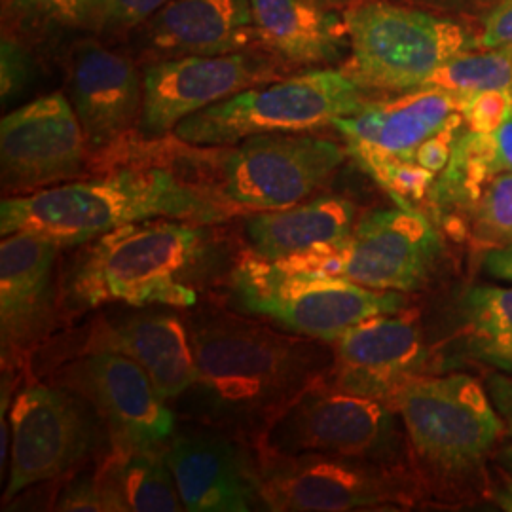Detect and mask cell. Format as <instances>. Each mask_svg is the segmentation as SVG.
<instances>
[{
    "label": "cell",
    "instance_id": "33",
    "mask_svg": "<svg viewBox=\"0 0 512 512\" xmlns=\"http://www.w3.org/2000/svg\"><path fill=\"white\" fill-rule=\"evenodd\" d=\"M461 99V116L476 133H495L512 118L511 90L473 93Z\"/></svg>",
    "mask_w": 512,
    "mask_h": 512
},
{
    "label": "cell",
    "instance_id": "38",
    "mask_svg": "<svg viewBox=\"0 0 512 512\" xmlns=\"http://www.w3.org/2000/svg\"><path fill=\"white\" fill-rule=\"evenodd\" d=\"M482 268L495 279L512 283V243L490 249L482 258Z\"/></svg>",
    "mask_w": 512,
    "mask_h": 512
},
{
    "label": "cell",
    "instance_id": "15",
    "mask_svg": "<svg viewBox=\"0 0 512 512\" xmlns=\"http://www.w3.org/2000/svg\"><path fill=\"white\" fill-rule=\"evenodd\" d=\"M46 380L92 404L110 448L160 446L177 429L175 410L143 366L112 351H93L48 368Z\"/></svg>",
    "mask_w": 512,
    "mask_h": 512
},
{
    "label": "cell",
    "instance_id": "12",
    "mask_svg": "<svg viewBox=\"0 0 512 512\" xmlns=\"http://www.w3.org/2000/svg\"><path fill=\"white\" fill-rule=\"evenodd\" d=\"M442 251L444 245L435 224L416 205L397 203V207L359 217L340 245L285 260V264L342 275L376 291L406 294L416 293L429 283Z\"/></svg>",
    "mask_w": 512,
    "mask_h": 512
},
{
    "label": "cell",
    "instance_id": "39",
    "mask_svg": "<svg viewBox=\"0 0 512 512\" xmlns=\"http://www.w3.org/2000/svg\"><path fill=\"white\" fill-rule=\"evenodd\" d=\"M495 167L499 173H512V118L494 133Z\"/></svg>",
    "mask_w": 512,
    "mask_h": 512
},
{
    "label": "cell",
    "instance_id": "20",
    "mask_svg": "<svg viewBox=\"0 0 512 512\" xmlns=\"http://www.w3.org/2000/svg\"><path fill=\"white\" fill-rule=\"evenodd\" d=\"M67 97L93 156L107 154L137 131L143 71L129 55L110 50L99 40H84L67 61Z\"/></svg>",
    "mask_w": 512,
    "mask_h": 512
},
{
    "label": "cell",
    "instance_id": "7",
    "mask_svg": "<svg viewBox=\"0 0 512 512\" xmlns=\"http://www.w3.org/2000/svg\"><path fill=\"white\" fill-rule=\"evenodd\" d=\"M349 55L340 67L370 93L423 88L444 63L480 48L456 19L387 0H359L344 12Z\"/></svg>",
    "mask_w": 512,
    "mask_h": 512
},
{
    "label": "cell",
    "instance_id": "37",
    "mask_svg": "<svg viewBox=\"0 0 512 512\" xmlns=\"http://www.w3.org/2000/svg\"><path fill=\"white\" fill-rule=\"evenodd\" d=\"M512 46V0H499L482 19L480 48Z\"/></svg>",
    "mask_w": 512,
    "mask_h": 512
},
{
    "label": "cell",
    "instance_id": "5",
    "mask_svg": "<svg viewBox=\"0 0 512 512\" xmlns=\"http://www.w3.org/2000/svg\"><path fill=\"white\" fill-rule=\"evenodd\" d=\"M391 406L403 420L408 458L423 490L482 473L505 431L486 384L469 374L416 376Z\"/></svg>",
    "mask_w": 512,
    "mask_h": 512
},
{
    "label": "cell",
    "instance_id": "16",
    "mask_svg": "<svg viewBox=\"0 0 512 512\" xmlns=\"http://www.w3.org/2000/svg\"><path fill=\"white\" fill-rule=\"evenodd\" d=\"M92 150L65 93L40 95L0 122V184L4 198L84 179Z\"/></svg>",
    "mask_w": 512,
    "mask_h": 512
},
{
    "label": "cell",
    "instance_id": "24",
    "mask_svg": "<svg viewBox=\"0 0 512 512\" xmlns=\"http://www.w3.org/2000/svg\"><path fill=\"white\" fill-rule=\"evenodd\" d=\"M357 215V205L348 198L317 194L287 209L247 215L243 239L255 255L285 262L340 245L359 220Z\"/></svg>",
    "mask_w": 512,
    "mask_h": 512
},
{
    "label": "cell",
    "instance_id": "35",
    "mask_svg": "<svg viewBox=\"0 0 512 512\" xmlns=\"http://www.w3.org/2000/svg\"><path fill=\"white\" fill-rule=\"evenodd\" d=\"M486 389L505 425L503 437L495 450V463L499 469L512 475V376L490 374L486 380Z\"/></svg>",
    "mask_w": 512,
    "mask_h": 512
},
{
    "label": "cell",
    "instance_id": "31",
    "mask_svg": "<svg viewBox=\"0 0 512 512\" xmlns=\"http://www.w3.org/2000/svg\"><path fill=\"white\" fill-rule=\"evenodd\" d=\"M171 0H92L86 27L105 38L122 37L141 29Z\"/></svg>",
    "mask_w": 512,
    "mask_h": 512
},
{
    "label": "cell",
    "instance_id": "40",
    "mask_svg": "<svg viewBox=\"0 0 512 512\" xmlns=\"http://www.w3.org/2000/svg\"><path fill=\"white\" fill-rule=\"evenodd\" d=\"M503 471V469H501ZM490 499L501 511L512 512V475L503 471L499 480L490 486Z\"/></svg>",
    "mask_w": 512,
    "mask_h": 512
},
{
    "label": "cell",
    "instance_id": "34",
    "mask_svg": "<svg viewBox=\"0 0 512 512\" xmlns=\"http://www.w3.org/2000/svg\"><path fill=\"white\" fill-rule=\"evenodd\" d=\"M52 509L61 512H110V505L97 475L92 473L67 478L52 501Z\"/></svg>",
    "mask_w": 512,
    "mask_h": 512
},
{
    "label": "cell",
    "instance_id": "9",
    "mask_svg": "<svg viewBox=\"0 0 512 512\" xmlns=\"http://www.w3.org/2000/svg\"><path fill=\"white\" fill-rule=\"evenodd\" d=\"M10 473L2 505L35 486L69 478L97 456L110 439L92 404L67 387L29 378L10 404Z\"/></svg>",
    "mask_w": 512,
    "mask_h": 512
},
{
    "label": "cell",
    "instance_id": "13",
    "mask_svg": "<svg viewBox=\"0 0 512 512\" xmlns=\"http://www.w3.org/2000/svg\"><path fill=\"white\" fill-rule=\"evenodd\" d=\"M40 351H48L42 355L44 372L76 355L120 353L147 370L167 403L179 401L198 380L188 317L167 306L97 315L88 325L61 336L55 346L46 344Z\"/></svg>",
    "mask_w": 512,
    "mask_h": 512
},
{
    "label": "cell",
    "instance_id": "29",
    "mask_svg": "<svg viewBox=\"0 0 512 512\" xmlns=\"http://www.w3.org/2000/svg\"><path fill=\"white\" fill-rule=\"evenodd\" d=\"M92 0H4V16L31 31L86 27Z\"/></svg>",
    "mask_w": 512,
    "mask_h": 512
},
{
    "label": "cell",
    "instance_id": "32",
    "mask_svg": "<svg viewBox=\"0 0 512 512\" xmlns=\"http://www.w3.org/2000/svg\"><path fill=\"white\" fill-rule=\"evenodd\" d=\"M35 71L37 63L23 42L12 33H4L0 46V95L4 105L29 88Z\"/></svg>",
    "mask_w": 512,
    "mask_h": 512
},
{
    "label": "cell",
    "instance_id": "28",
    "mask_svg": "<svg viewBox=\"0 0 512 512\" xmlns=\"http://www.w3.org/2000/svg\"><path fill=\"white\" fill-rule=\"evenodd\" d=\"M473 234L495 247L512 243V173L495 175L467 215Z\"/></svg>",
    "mask_w": 512,
    "mask_h": 512
},
{
    "label": "cell",
    "instance_id": "42",
    "mask_svg": "<svg viewBox=\"0 0 512 512\" xmlns=\"http://www.w3.org/2000/svg\"><path fill=\"white\" fill-rule=\"evenodd\" d=\"M327 2H329V4H334V0H327Z\"/></svg>",
    "mask_w": 512,
    "mask_h": 512
},
{
    "label": "cell",
    "instance_id": "2",
    "mask_svg": "<svg viewBox=\"0 0 512 512\" xmlns=\"http://www.w3.org/2000/svg\"><path fill=\"white\" fill-rule=\"evenodd\" d=\"M222 224L150 219L84 243L61 272L65 323L105 306L190 310L215 281H224L238 253Z\"/></svg>",
    "mask_w": 512,
    "mask_h": 512
},
{
    "label": "cell",
    "instance_id": "21",
    "mask_svg": "<svg viewBox=\"0 0 512 512\" xmlns=\"http://www.w3.org/2000/svg\"><path fill=\"white\" fill-rule=\"evenodd\" d=\"M461 110V99L440 88H418L393 99H374L368 107L332 126L344 137L349 156L366 160L416 162L418 148Z\"/></svg>",
    "mask_w": 512,
    "mask_h": 512
},
{
    "label": "cell",
    "instance_id": "6",
    "mask_svg": "<svg viewBox=\"0 0 512 512\" xmlns=\"http://www.w3.org/2000/svg\"><path fill=\"white\" fill-rule=\"evenodd\" d=\"M222 285L232 310L327 344L368 317L408 306L404 293L368 289L342 275L300 270L249 249L239 251Z\"/></svg>",
    "mask_w": 512,
    "mask_h": 512
},
{
    "label": "cell",
    "instance_id": "26",
    "mask_svg": "<svg viewBox=\"0 0 512 512\" xmlns=\"http://www.w3.org/2000/svg\"><path fill=\"white\" fill-rule=\"evenodd\" d=\"M461 329L476 357L512 370V287L476 285L459 302Z\"/></svg>",
    "mask_w": 512,
    "mask_h": 512
},
{
    "label": "cell",
    "instance_id": "11",
    "mask_svg": "<svg viewBox=\"0 0 512 512\" xmlns=\"http://www.w3.org/2000/svg\"><path fill=\"white\" fill-rule=\"evenodd\" d=\"M266 511L348 512L410 509L423 486L410 465L372 459L260 452Z\"/></svg>",
    "mask_w": 512,
    "mask_h": 512
},
{
    "label": "cell",
    "instance_id": "4",
    "mask_svg": "<svg viewBox=\"0 0 512 512\" xmlns=\"http://www.w3.org/2000/svg\"><path fill=\"white\" fill-rule=\"evenodd\" d=\"M348 156L340 143L300 131L260 133L222 147H192L173 137L169 143L141 141L137 152H122L116 160L171 165L247 217L317 196Z\"/></svg>",
    "mask_w": 512,
    "mask_h": 512
},
{
    "label": "cell",
    "instance_id": "19",
    "mask_svg": "<svg viewBox=\"0 0 512 512\" xmlns=\"http://www.w3.org/2000/svg\"><path fill=\"white\" fill-rule=\"evenodd\" d=\"M330 385L391 404L412 378L425 374L429 348L414 311L368 317L330 342Z\"/></svg>",
    "mask_w": 512,
    "mask_h": 512
},
{
    "label": "cell",
    "instance_id": "18",
    "mask_svg": "<svg viewBox=\"0 0 512 512\" xmlns=\"http://www.w3.org/2000/svg\"><path fill=\"white\" fill-rule=\"evenodd\" d=\"M165 456L184 511H266L255 442L190 420L167 439Z\"/></svg>",
    "mask_w": 512,
    "mask_h": 512
},
{
    "label": "cell",
    "instance_id": "22",
    "mask_svg": "<svg viewBox=\"0 0 512 512\" xmlns=\"http://www.w3.org/2000/svg\"><path fill=\"white\" fill-rule=\"evenodd\" d=\"M148 63L262 48L251 0H171L141 27Z\"/></svg>",
    "mask_w": 512,
    "mask_h": 512
},
{
    "label": "cell",
    "instance_id": "27",
    "mask_svg": "<svg viewBox=\"0 0 512 512\" xmlns=\"http://www.w3.org/2000/svg\"><path fill=\"white\" fill-rule=\"evenodd\" d=\"M425 86L440 88L458 97L492 90L512 92V46L458 55L431 74Z\"/></svg>",
    "mask_w": 512,
    "mask_h": 512
},
{
    "label": "cell",
    "instance_id": "23",
    "mask_svg": "<svg viewBox=\"0 0 512 512\" xmlns=\"http://www.w3.org/2000/svg\"><path fill=\"white\" fill-rule=\"evenodd\" d=\"M260 46L296 69L329 67L348 59L344 14L327 0H251Z\"/></svg>",
    "mask_w": 512,
    "mask_h": 512
},
{
    "label": "cell",
    "instance_id": "3",
    "mask_svg": "<svg viewBox=\"0 0 512 512\" xmlns=\"http://www.w3.org/2000/svg\"><path fill=\"white\" fill-rule=\"evenodd\" d=\"M243 217L236 207L160 162L131 160L105 175L76 179L25 196L2 198L0 232L33 234L76 247L112 230L150 219L224 224Z\"/></svg>",
    "mask_w": 512,
    "mask_h": 512
},
{
    "label": "cell",
    "instance_id": "1",
    "mask_svg": "<svg viewBox=\"0 0 512 512\" xmlns=\"http://www.w3.org/2000/svg\"><path fill=\"white\" fill-rule=\"evenodd\" d=\"M198 380L179 401L186 418L258 442L270 423L327 376V342L277 329L251 315L200 306L188 315Z\"/></svg>",
    "mask_w": 512,
    "mask_h": 512
},
{
    "label": "cell",
    "instance_id": "25",
    "mask_svg": "<svg viewBox=\"0 0 512 512\" xmlns=\"http://www.w3.org/2000/svg\"><path fill=\"white\" fill-rule=\"evenodd\" d=\"M95 475L107 495L110 512L184 511L165 444L110 448L109 454L99 459Z\"/></svg>",
    "mask_w": 512,
    "mask_h": 512
},
{
    "label": "cell",
    "instance_id": "10",
    "mask_svg": "<svg viewBox=\"0 0 512 512\" xmlns=\"http://www.w3.org/2000/svg\"><path fill=\"white\" fill-rule=\"evenodd\" d=\"M256 448L279 456L313 452L410 465L399 412L384 401L342 391L325 378L270 423Z\"/></svg>",
    "mask_w": 512,
    "mask_h": 512
},
{
    "label": "cell",
    "instance_id": "36",
    "mask_svg": "<svg viewBox=\"0 0 512 512\" xmlns=\"http://www.w3.org/2000/svg\"><path fill=\"white\" fill-rule=\"evenodd\" d=\"M463 126V116L458 112L446 128L440 129L439 133H435L433 137H429L416 152V162L433 171L435 175H439L440 171L450 162L454 143L458 139L459 131Z\"/></svg>",
    "mask_w": 512,
    "mask_h": 512
},
{
    "label": "cell",
    "instance_id": "30",
    "mask_svg": "<svg viewBox=\"0 0 512 512\" xmlns=\"http://www.w3.org/2000/svg\"><path fill=\"white\" fill-rule=\"evenodd\" d=\"M366 173L387 190V194L397 203H416L427 200L437 175L418 162L406 160H366L361 162Z\"/></svg>",
    "mask_w": 512,
    "mask_h": 512
},
{
    "label": "cell",
    "instance_id": "8",
    "mask_svg": "<svg viewBox=\"0 0 512 512\" xmlns=\"http://www.w3.org/2000/svg\"><path fill=\"white\" fill-rule=\"evenodd\" d=\"M370 95L342 69H306L200 110L169 137L192 147H222L260 133L315 131L361 112L374 101Z\"/></svg>",
    "mask_w": 512,
    "mask_h": 512
},
{
    "label": "cell",
    "instance_id": "14",
    "mask_svg": "<svg viewBox=\"0 0 512 512\" xmlns=\"http://www.w3.org/2000/svg\"><path fill=\"white\" fill-rule=\"evenodd\" d=\"M289 65L264 48L224 55H186L143 69L141 141H160L184 118L236 93L283 78Z\"/></svg>",
    "mask_w": 512,
    "mask_h": 512
},
{
    "label": "cell",
    "instance_id": "41",
    "mask_svg": "<svg viewBox=\"0 0 512 512\" xmlns=\"http://www.w3.org/2000/svg\"><path fill=\"white\" fill-rule=\"evenodd\" d=\"M412 2H420L425 6H435V8H446V10H459V8L475 6V4L490 2V0H412Z\"/></svg>",
    "mask_w": 512,
    "mask_h": 512
},
{
    "label": "cell",
    "instance_id": "17",
    "mask_svg": "<svg viewBox=\"0 0 512 512\" xmlns=\"http://www.w3.org/2000/svg\"><path fill=\"white\" fill-rule=\"evenodd\" d=\"M59 247L33 234L0 243V361L2 370L29 372L40 349L65 323Z\"/></svg>",
    "mask_w": 512,
    "mask_h": 512
}]
</instances>
